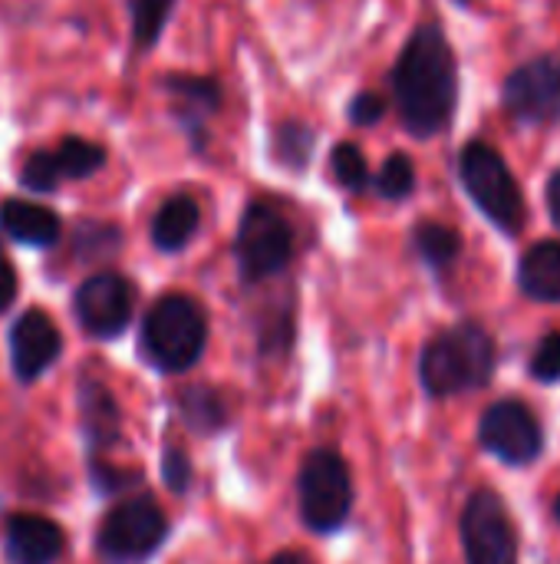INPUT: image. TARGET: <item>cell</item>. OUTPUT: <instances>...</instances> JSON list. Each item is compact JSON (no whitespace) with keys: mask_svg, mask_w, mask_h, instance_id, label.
<instances>
[{"mask_svg":"<svg viewBox=\"0 0 560 564\" xmlns=\"http://www.w3.org/2000/svg\"><path fill=\"white\" fill-rule=\"evenodd\" d=\"M515 281L525 297L538 304H560V241L531 245L518 261Z\"/></svg>","mask_w":560,"mask_h":564,"instance_id":"obj_17","label":"cell"},{"mask_svg":"<svg viewBox=\"0 0 560 564\" xmlns=\"http://www.w3.org/2000/svg\"><path fill=\"white\" fill-rule=\"evenodd\" d=\"M125 3H129V26H132V50L149 53L165 33V23L178 0H125Z\"/></svg>","mask_w":560,"mask_h":564,"instance_id":"obj_21","label":"cell"},{"mask_svg":"<svg viewBox=\"0 0 560 564\" xmlns=\"http://www.w3.org/2000/svg\"><path fill=\"white\" fill-rule=\"evenodd\" d=\"M73 311L92 337H119L132 321V284L112 271L92 274L79 284Z\"/></svg>","mask_w":560,"mask_h":564,"instance_id":"obj_12","label":"cell"},{"mask_svg":"<svg viewBox=\"0 0 560 564\" xmlns=\"http://www.w3.org/2000/svg\"><path fill=\"white\" fill-rule=\"evenodd\" d=\"M79 410H83L86 436L92 443L109 446L116 440V433H119V410H116V400L109 397V390L99 387V383H86L79 390Z\"/></svg>","mask_w":560,"mask_h":564,"instance_id":"obj_20","label":"cell"},{"mask_svg":"<svg viewBox=\"0 0 560 564\" xmlns=\"http://www.w3.org/2000/svg\"><path fill=\"white\" fill-rule=\"evenodd\" d=\"M465 564H518V529L508 506L492 489H475L459 519Z\"/></svg>","mask_w":560,"mask_h":564,"instance_id":"obj_7","label":"cell"},{"mask_svg":"<svg viewBox=\"0 0 560 564\" xmlns=\"http://www.w3.org/2000/svg\"><path fill=\"white\" fill-rule=\"evenodd\" d=\"M376 192L386 202H403L416 192V162L406 152H393L386 155V162L380 165L376 178H373Z\"/></svg>","mask_w":560,"mask_h":564,"instance_id":"obj_22","label":"cell"},{"mask_svg":"<svg viewBox=\"0 0 560 564\" xmlns=\"http://www.w3.org/2000/svg\"><path fill=\"white\" fill-rule=\"evenodd\" d=\"M165 529L168 525H165L162 509L152 499L139 496V499L116 506L102 519L96 549L106 564H139L162 545Z\"/></svg>","mask_w":560,"mask_h":564,"instance_id":"obj_9","label":"cell"},{"mask_svg":"<svg viewBox=\"0 0 560 564\" xmlns=\"http://www.w3.org/2000/svg\"><path fill=\"white\" fill-rule=\"evenodd\" d=\"M479 443L505 466H531L545 453V430L521 400H498L479 420Z\"/></svg>","mask_w":560,"mask_h":564,"instance_id":"obj_10","label":"cell"},{"mask_svg":"<svg viewBox=\"0 0 560 564\" xmlns=\"http://www.w3.org/2000/svg\"><path fill=\"white\" fill-rule=\"evenodd\" d=\"M182 403H185L182 413H185L188 423H195L201 430H215L221 423V403H218L215 393H208V390H188L182 397Z\"/></svg>","mask_w":560,"mask_h":564,"instance_id":"obj_25","label":"cell"},{"mask_svg":"<svg viewBox=\"0 0 560 564\" xmlns=\"http://www.w3.org/2000/svg\"><path fill=\"white\" fill-rule=\"evenodd\" d=\"M528 370L538 383H560V334H548L538 340Z\"/></svg>","mask_w":560,"mask_h":564,"instance_id":"obj_26","label":"cell"},{"mask_svg":"<svg viewBox=\"0 0 560 564\" xmlns=\"http://www.w3.org/2000/svg\"><path fill=\"white\" fill-rule=\"evenodd\" d=\"M386 116V99L380 93H356L350 99V122L353 126H376Z\"/></svg>","mask_w":560,"mask_h":564,"instance_id":"obj_27","label":"cell"},{"mask_svg":"<svg viewBox=\"0 0 560 564\" xmlns=\"http://www.w3.org/2000/svg\"><path fill=\"white\" fill-rule=\"evenodd\" d=\"M208 340V321L198 301L185 294H168L162 297L142 324V350L152 360V367L165 373H182L188 370Z\"/></svg>","mask_w":560,"mask_h":564,"instance_id":"obj_4","label":"cell"},{"mask_svg":"<svg viewBox=\"0 0 560 564\" xmlns=\"http://www.w3.org/2000/svg\"><path fill=\"white\" fill-rule=\"evenodd\" d=\"M314 152V132L304 122H281L274 132V155L290 165V169H304L310 162Z\"/></svg>","mask_w":560,"mask_h":564,"instance_id":"obj_24","label":"cell"},{"mask_svg":"<svg viewBox=\"0 0 560 564\" xmlns=\"http://www.w3.org/2000/svg\"><path fill=\"white\" fill-rule=\"evenodd\" d=\"M267 564H310V558L304 552H281L277 558H271Z\"/></svg>","mask_w":560,"mask_h":564,"instance_id":"obj_31","label":"cell"},{"mask_svg":"<svg viewBox=\"0 0 560 564\" xmlns=\"http://www.w3.org/2000/svg\"><path fill=\"white\" fill-rule=\"evenodd\" d=\"M545 202H548V215H551L554 228H560V165L551 172V178L545 185Z\"/></svg>","mask_w":560,"mask_h":564,"instance_id":"obj_30","label":"cell"},{"mask_svg":"<svg viewBox=\"0 0 560 564\" xmlns=\"http://www.w3.org/2000/svg\"><path fill=\"white\" fill-rule=\"evenodd\" d=\"M106 165V149L89 139H63L53 149H36L20 165V185L30 192H53L69 178H89Z\"/></svg>","mask_w":560,"mask_h":564,"instance_id":"obj_11","label":"cell"},{"mask_svg":"<svg viewBox=\"0 0 560 564\" xmlns=\"http://www.w3.org/2000/svg\"><path fill=\"white\" fill-rule=\"evenodd\" d=\"M300 516L314 532H337L353 509V479L340 453L317 449L307 456L297 479Z\"/></svg>","mask_w":560,"mask_h":564,"instance_id":"obj_5","label":"cell"},{"mask_svg":"<svg viewBox=\"0 0 560 564\" xmlns=\"http://www.w3.org/2000/svg\"><path fill=\"white\" fill-rule=\"evenodd\" d=\"M502 109L528 129L560 126V53H541L518 63L502 83Z\"/></svg>","mask_w":560,"mask_h":564,"instance_id":"obj_6","label":"cell"},{"mask_svg":"<svg viewBox=\"0 0 560 564\" xmlns=\"http://www.w3.org/2000/svg\"><path fill=\"white\" fill-rule=\"evenodd\" d=\"M13 297H17V274H13L10 261L0 258V314L13 304Z\"/></svg>","mask_w":560,"mask_h":564,"instance_id":"obj_29","label":"cell"},{"mask_svg":"<svg viewBox=\"0 0 560 564\" xmlns=\"http://www.w3.org/2000/svg\"><path fill=\"white\" fill-rule=\"evenodd\" d=\"M234 254L248 281H264L284 271L294 254V231L287 218L267 202H251L238 225Z\"/></svg>","mask_w":560,"mask_h":564,"instance_id":"obj_8","label":"cell"},{"mask_svg":"<svg viewBox=\"0 0 560 564\" xmlns=\"http://www.w3.org/2000/svg\"><path fill=\"white\" fill-rule=\"evenodd\" d=\"M459 182L465 188V195L472 198V205L505 235V238H518L528 228V202L525 192L512 172V165L505 162V155L482 142L472 139L459 149Z\"/></svg>","mask_w":560,"mask_h":564,"instance_id":"obj_3","label":"cell"},{"mask_svg":"<svg viewBox=\"0 0 560 564\" xmlns=\"http://www.w3.org/2000/svg\"><path fill=\"white\" fill-rule=\"evenodd\" d=\"M3 552L10 564H53L63 555V532L43 516H10L3 525Z\"/></svg>","mask_w":560,"mask_h":564,"instance_id":"obj_15","label":"cell"},{"mask_svg":"<svg viewBox=\"0 0 560 564\" xmlns=\"http://www.w3.org/2000/svg\"><path fill=\"white\" fill-rule=\"evenodd\" d=\"M59 347H63V337L56 324L43 311H26L10 330L13 373L26 383L36 380L46 367H53V360L59 357Z\"/></svg>","mask_w":560,"mask_h":564,"instance_id":"obj_14","label":"cell"},{"mask_svg":"<svg viewBox=\"0 0 560 564\" xmlns=\"http://www.w3.org/2000/svg\"><path fill=\"white\" fill-rule=\"evenodd\" d=\"M165 96H168V109L172 116L182 122L185 135L191 139V145L201 152L208 142V119L221 109V83L215 76H195V73H168L162 83Z\"/></svg>","mask_w":560,"mask_h":564,"instance_id":"obj_13","label":"cell"},{"mask_svg":"<svg viewBox=\"0 0 560 564\" xmlns=\"http://www.w3.org/2000/svg\"><path fill=\"white\" fill-rule=\"evenodd\" d=\"M413 248L416 254L436 271V274H446L459 258H462V235L452 228V225H442V221H419L413 228Z\"/></svg>","mask_w":560,"mask_h":564,"instance_id":"obj_19","label":"cell"},{"mask_svg":"<svg viewBox=\"0 0 560 564\" xmlns=\"http://www.w3.org/2000/svg\"><path fill=\"white\" fill-rule=\"evenodd\" d=\"M389 89L399 122L413 139H436L452 126L462 93L459 56L436 20H422L409 33L389 69Z\"/></svg>","mask_w":560,"mask_h":564,"instance_id":"obj_1","label":"cell"},{"mask_svg":"<svg viewBox=\"0 0 560 564\" xmlns=\"http://www.w3.org/2000/svg\"><path fill=\"white\" fill-rule=\"evenodd\" d=\"M452 3H459V7H472L475 0H452Z\"/></svg>","mask_w":560,"mask_h":564,"instance_id":"obj_33","label":"cell"},{"mask_svg":"<svg viewBox=\"0 0 560 564\" xmlns=\"http://www.w3.org/2000/svg\"><path fill=\"white\" fill-rule=\"evenodd\" d=\"M498 367V347L495 337L475 324L462 321L449 330H439L419 357V380L429 397L446 400L469 390L488 387Z\"/></svg>","mask_w":560,"mask_h":564,"instance_id":"obj_2","label":"cell"},{"mask_svg":"<svg viewBox=\"0 0 560 564\" xmlns=\"http://www.w3.org/2000/svg\"><path fill=\"white\" fill-rule=\"evenodd\" d=\"M554 519H558V522H560V496H558V499H554Z\"/></svg>","mask_w":560,"mask_h":564,"instance_id":"obj_32","label":"cell"},{"mask_svg":"<svg viewBox=\"0 0 560 564\" xmlns=\"http://www.w3.org/2000/svg\"><path fill=\"white\" fill-rule=\"evenodd\" d=\"M0 231L20 245L50 248V245H56L63 225L46 205L26 202V198H7L0 205Z\"/></svg>","mask_w":560,"mask_h":564,"instance_id":"obj_16","label":"cell"},{"mask_svg":"<svg viewBox=\"0 0 560 564\" xmlns=\"http://www.w3.org/2000/svg\"><path fill=\"white\" fill-rule=\"evenodd\" d=\"M201 221V208L191 195H172L162 202V208L152 218V241L158 251H178L185 248Z\"/></svg>","mask_w":560,"mask_h":564,"instance_id":"obj_18","label":"cell"},{"mask_svg":"<svg viewBox=\"0 0 560 564\" xmlns=\"http://www.w3.org/2000/svg\"><path fill=\"white\" fill-rule=\"evenodd\" d=\"M165 479L175 492H182L191 479V469H188V459L178 453V449H168V459H165Z\"/></svg>","mask_w":560,"mask_h":564,"instance_id":"obj_28","label":"cell"},{"mask_svg":"<svg viewBox=\"0 0 560 564\" xmlns=\"http://www.w3.org/2000/svg\"><path fill=\"white\" fill-rule=\"evenodd\" d=\"M330 172L337 178L340 188L347 192H363L373 175H370V165H366V155L356 142H340L333 145V155H330Z\"/></svg>","mask_w":560,"mask_h":564,"instance_id":"obj_23","label":"cell"}]
</instances>
